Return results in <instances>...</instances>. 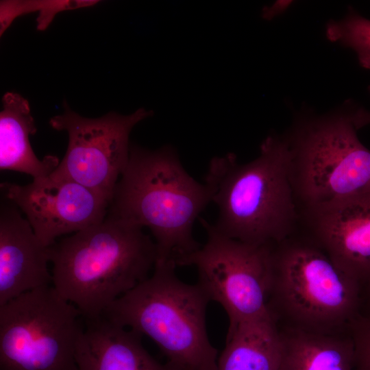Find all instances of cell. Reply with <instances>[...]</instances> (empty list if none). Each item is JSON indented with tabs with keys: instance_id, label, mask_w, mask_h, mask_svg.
<instances>
[{
	"instance_id": "obj_3",
	"label": "cell",
	"mask_w": 370,
	"mask_h": 370,
	"mask_svg": "<svg viewBox=\"0 0 370 370\" xmlns=\"http://www.w3.org/2000/svg\"><path fill=\"white\" fill-rule=\"evenodd\" d=\"M285 136L270 135L257 158L239 164L234 153L213 158L205 178L219 214L214 227L244 243L274 245L297 231V207Z\"/></svg>"
},
{
	"instance_id": "obj_1",
	"label": "cell",
	"mask_w": 370,
	"mask_h": 370,
	"mask_svg": "<svg viewBox=\"0 0 370 370\" xmlns=\"http://www.w3.org/2000/svg\"><path fill=\"white\" fill-rule=\"evenodd\" d=\"M210 202L208 186L188 173L173 146L149 149L132 144L106 216L149 228L157 262L176 265L201 247L193 226Z\"/></svg>"
},
{
	"instance_id": "obj_21",
	"label": "cell",
	"mask_w": 370,
	"mask_h": 370,
	"mask_svg": "<svg viewBox=\"0 0 370 370\" xmlns=\"http://www.w3.org/2000/svg\"><path fill=\"white\" fill-rule=\"evenodd\" d=\"M289 5V1L287 3L285 1H277L272 5L263 9L262 17L267 20L271 19L283 12Z\"/></svg>"
},
{
	"instance_id": "obj_22",
	"label": "cell",
	"mask_w": 370,
	"mask_h": 370,
	"mask_svg": "<svg viewBox=\"0 0 370 370\" xmlns=\"http://www.w3.org/2000/svg\"><path fill=\"white\" fill-rule=\"evenodd\" d=\"M367 290H368V295H369V299L370 302V282L367 284Z\"/></svg>"
},
{
	"instance_id": "obj_10",
	"label": "cell",
	"mask_w": 370,
	"mask_h": 370,
	"mask_svg": "<svg viewBox=\"0 0 370 370\" xmlns=\"http://www.w3.org/2000/svg\"><path fill=\"white\" fill-rule=\"evenodd\" d=\"M6 199L22 211L34 233L46 246L58 237L101 223L109 199L75 182L49 175L25 185L3 182Z\"/></svg>"
},
{
	"instance_id": "obj_13",
	"label": "cell",
	"mask_w": 370,
	"mask_h": 370,
	"mask_svg": "<svg viewBox=\"0 0 370 370\" xmlns=\"http://www.w3.org/2000/svg\"><path fill=\"white\" fill-rule=\"evenodd\" d=\"M85 323L76 349L79 370H177L155 360L134 331L104 317Z\"/></svg>"
},
{
	"instance_id": "obj_12",
	"label": "cell",
	"mask_w": 370,
	"mask_h": 370,
	"mask_svg": "<svg viewBox=\"0 0 370 370\" xmlns=\"http://www.w3.org/2000/svg\"><path fill=\"white\" fill-rule=\"evenodd\" d=\"M50 247L44 245L19 209L9 200L0 208V306L51 285Z\"/></svg>"
},
{
	"instance_id": "obj_16",
	"label": "cell",
	"mask_w": 370,
	"mask_h": 370,
	"mask_svg": "<svg viewBox=\"0 0 370 370\" xmlns=\"http://www.w3.org/2000/svg\"><path fill=\"white\" fill-rule=\"evenodd\" d=\"M282 355L280 331L270 314L227 330L217 370H279Z\"/></svg>"
},
{
	"instance_id": "obj_19",
	"label": "cell",
	"mask_w": 370,
	"mask_h": 370,
	"mask_svg": "<svg viewBox=\"0 0 370 370\" xmlns=\"http://www.w3.org/2000/svg\"><path fill=\"white\" fill-rule=\"evenodd\" d=\"M355 353L356 370H370V317L358 315L349 325Z\"/></svg>"
},
{
	"instance_id": "obj_6",
	"label": "cell",
	"mask_w": 370,
	"mask_h": 370,
	"mask_svg": "<svg viewBox=\"0 0 370 370\" xmlns=\"http://www.w3.org/2000/svg\"><path fill=\"white\" fill-rule=\"evenodd\" d=\"M285 137L299 212L370 193V150L357 136L352 112L299 119Z\"/></svg>"
},
{
	"instance_id": "obj_14",
	"label": "cell",
	"mask_w": 370,
	"mask_h": 370,
	"mask_svg": "<svg viewBox=\"0 0 370 370\" xmlns=\"http://www.w3.org/2000/svg\"><path fill=\"white\" fill-rule=\"evenodd\" d=\"M0 112V169L31 175L34 180L49 176L59 165L52 155L40 160L34 153L29 136L37 129L28 101L21 95L7 92Z\"/></svg>"
},
{
	"instance_id": "obj_17",
	"label": "cell",
	"mask_w": 370,
	"mask_h": 370,
	"mask_svg": "<svg viewBox=\"0 0 370 370\" xmlns=\"http://www.w3.org/2000/svg\"><path fill=\"white\" fill-rule=\"evenodd\" d=\"M98 2L99 1L95 0L1 1L0 35H2L14 20L20 16L38 12L36 29L38 31H45L58 13L92 6Z\"/></svg>"
},
{
	"instance_id": "obj_4",
	"label": "cell",
	"mask_w": 370,
	"mask_h": 370,
	"mask_svg": "<svg viewBox=\"0 0 370 370\" xmlns=\"http://www.w3.org/2000/svg\"><path fill=\"white\" fill-rule=\"evenodd\" d=\"M173 262H157L151 275L113 302L103 317L150 338L177 370H217L218 352L206 329L209 298L197 283L180 280Z\"/></svg>"
},
{
	"instance_id": "obj_15",
	"label": "cell",
	"mask_w": 370,
	"mask_h": 370,
	"mask_svg": "<svg viewBox=\"0 0 370 370\" xmlns=\"http://www.w3.org/2000/svg\"><path fill=\"white\" fill-rule=\"evenodd\" d=\"M280 331L282 355L279 370H356L349 328L322 333L286 326Z\"/></svg>"
},
{
	"instance_id": "obj_7",
	"label": "cell",
	"mask_w": 370,
	"mask_h": 370,
	"mask_svg": "<svg viewBox=\"0 0 370 370\" xmlns=\"http://www.w3.org/2000/svg\"><path fill=\"white\" fill-rule=\"evenodd\" d=\"M82 318L52 285L0 306V370H79Z\"/></svg>"
},
{
	"instance_id": "obj_18",
	"label": "cell",
	"mask_w": 370,
	"mask_h": 370,
	"mask_svg": "<svg viewBox=\"0 0 370 370\" xmlns=\"http://www.w3.org/2000/svg\"><path fill=\"white\" fill-rule=\"evenodd\" d=\"M325 36L332 42L352 49L360 65L370 69V20L353 9L341 20H330L325 26Z\"/></svg>"
},
{
	"instance_id": "obj_2",
	"label": "cell",
	"mask_w": 370,
	"mask_h": 370,
	"mask_svg": "<svg viewBox=\"0 0 370 370\" xmlns=\"http://www.w3.org/2000/svg\"><path fill=\"white\" fill-rule=\"evenodd\" d=\"M51 285L84 320L103 316L117 299L149 276L156 245L143 228L106 216L50 246Z\"/></svg>"
},
{
	"instance_id": "obj_5",
	"label": "cell",
	"mask_w": 370,
	"mask_h": 370,
	"mask_svg": "<svg viewBox=\"0 0 370 370\" xmlns=\"http://www.w3.org/2000/svg\"><path fill=\"white\" fill-rule=\"evenodd\" d=\"M268 305L288 327L333 333L360 314L362 285L304 234L273 245Z\"/></svg>"
},
{
	"instance_id": "obj_20",
	"label": "cell",
	"mask_w": 370,
	"mask_h": 370,
	"mask_svg": "<svg viewBox=\"0 0 370 370\" xmlns=\"http://www.w3.org/2000/svg\"><path fill=\"white\" fill-rule=\"evenodd\" d=\"M370 92V86L368 87ZM352 119L355 128L357 130L370 124V111L364 108H359L352 112Z\"/></svg>"
},
{
	"instance_id": "obj_11",
	"label": "cell",
	"mask_w": 370,
	"mask_h": 370,
	"mask_svg": "<svg viewBox=\"0 0 370 370\" xmlns=\"http://www.w3.org/2000/svg\"><path fill=\"white\" fill-rule=\"evenodd\" d=\"M299 227L343 272L370 282V193L301 210Z\"/></svg>"
},
{
	"instance_id": "obj_9",
	"label": "cell",
	"mask_w": 370,
	"mask_h": 370,
	"mask_svg": "<svg viewBox=\"0 0 370 370\" xmlns=\"http://www.w3.org/2000/svg\"><path fill=\"white\" fill-rule=\"evenodd\" d=\"M152 115L151 110L140 108L128 115L111 112L99 118H86L64 103V112L53 116L49 125L67 132L68 146L50 175L75 182L110 201L128 162L130 134L137 123Z\"/></svg>"
},
{
	"instance_id": "obj_8",
	"label": "cell",
	"mask_w": 370,
	"mask_h": 370,
	"mask_svg": "<svg viewBox=\"0 0 370 370\" xmlns=\"http://www.w3.org/2000/svg\"><path fill=\"white\" fill-rule=\"evenodd\" d=\"M204 245L182 258L176 266H194L197 284L210 301L219 303L228 319V330L241 322L271 314L268 301L271 284L273 245L231 238L204 219Z\"/></svg>"
}]
</instances>
